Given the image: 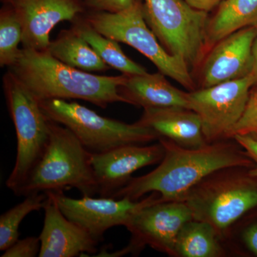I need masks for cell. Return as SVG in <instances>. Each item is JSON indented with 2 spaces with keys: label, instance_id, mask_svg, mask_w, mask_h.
<instances>
[{
  "label": "cell",
  "instance_id": "obj_5",
  "mask_svg": "<svg viewBox=\"0 0 257 257\" xmlns=\"http://www.w3.org/2000/svg\"><path fill=\"white\" fill-rule=\"evenodd\" d=\"M85 20L104 36L136 49L151 61L161 73L190 92L195 90V83L187 64L180 57L167 52L147 25L142 0H135L130 8L117 13L90 11Z\"/></svg>",
  "mask_w": 257,
  "mask_h": 257
},
{
  "label": "cell",
  "instance_id": "obj_29",
  "mask_svg": "<svg viewBox=\"0 0 257 257\" xmlns=\"http://www.w3.org/2000/svg\"><path fill=\"white\" fill-rule=\"evenodd\" d=\"M191 7L196 10L209 13L219 6L223 0H185Z\"/></svg>",
  "mask_w": 257,
  "mask_h": 257
},
{
  "label": "cell",
  "instance_id": "obj_7",
  "mask_svg": "<svg viewBox=\"0 0 257 257\" xmlns=\"http://www.w3.org/2000/svg\"><path fill=\"white\" fill-rule=\"evenodd\" d=\"M143 8L147 25L166 51L190 69L200 66L207 54L209 13L194 9L185 0H144Z\"/></svg>",
  "mask_w": 257,
  "mask_h": 257
},
{
  "label": "cell",
  "instance_id": "obj_25",
  "mask_svg": "<svg viewBox=\"0 0 257 257\" xmlns=\"http://www.w3.org/2000/svg\"><path fill=\"white\" fill-rule=\"evenodd\" d=\"M236 136H248L257 140V89L251 90L242 116L226 139L232 140Z\"/></svg>",
  "mask_w": 257,
  "mask_h": 257
},
{
  "label": "cell",
  "instance_id": "obj_26",
  "mask_svg": "<svg viewBox=\"0 0 257 257\" xmlns=\"http://www.w3.org/2000/svg\"><path fill=\"white\" fill-rule=\"evenodd\" d=\"M41 248L40 237L28 236L20 239L5 250L2 257H35L39 256Z\"/></svg>",
  "mask_w": 257,
  "mask_h": 257
},
{
  "label": "cell",
  "instance_id": "obj_22",
  "mask_svg": "<svg viewBox=\"0 0 257 257\" xmlns=\"http://www.w3.org/2000/svg\"><path fill=\"white\" fill-rule=\"evenodd\" d=\"M222 239L229 256L257 257V207L231 225Z\"/></svg>",
  "mask_w": 257,
  "mask_h": 257
},
{
  "label": "cell",
  "instance_id": "obj_13",
  "mask_svg": "<svg viewBox=\"0 0 257 257\" xmlns=\"http://www.w3.org/2000/svg\"><path fill=\"white\" fill-rule=\"evenodd\" d=\"M256 34V27L241 29L224 37L211 48L200 65L201 88L249 75Z\"/></svg>",
  "mask_w": 257,
  "mask_h": 257
},
{
  "label": "cell",
  "instance_id": "obj_1",
  "mask_svg": "<svg viewBox=\"0 0 257 257\" xmlns=\"http://www.w3.org/2000/svg\"><path fill=\"white\" fill-rule=\"evenodd\" d=\"M158 141L165 149L158 167L147 175L132 177L111 197L138 201L148 193L157 192L163 202L182 201L194 186L214 171L233 166L250 169L255 166L234 139L196 149L179 146L165 138Z\"/></svg>",
  "mask_w": 257,
  "mask_h": 257
},
{
  "label": "cell",
  "instance_id": "obj_3",
  "mask_svg": "<svg viewBox=\"0 0 257 257\" xmlns=\"http://www.w3.org/2000/svg\"><path fill=\"white\" fill-rule=\"evenodd\" d=\"M90 154L69 128L50 119L46 148L16 195L75 188L82 197H92L98 188Z\"/></svg>",
  "mask_w": 257,
  "mask_h": 257
},
{
  "label": "cell",
  "instance_id": "obj_2",
  "mask_svg": "<svg viewBox=\"0 0 257 257\" xmlns=\"http://www.w3.org/2000/svg\"><path fill=\"white\" fill-rule=\"evenodd\" d=\"M10 72L39 101L82 99L106 108L114 102L127 103L119 88L126 75L108 77L88 73L60 62L48 51L22 49Z\"/></svg>",
  "mask_w": 257,
  "mask_h": 257
},
{
  "label": "cell",
  "instance_id": "obj_24",
  "mask_svg": "<svg viewBox=\"0 0 257 257\" xmlns=\"http://www.w3.org/2000/svg\"><path fill=\"white\" fill-rule=\"evenodd\" d=\"M23 27L14 10L8 3L0 12V65L10 67L16 62L23 41Z\"/></svg>",
  "mask_w": 257,
  "mask_h": 257
},
{
  "label": "cell",
  "instance_id": "obj_12",
  "mask_svg": "<svg viewBox=\"0 0 257 257\" xmlns=\"http://www.w3.org/2000/svg\"><path fill=\"white\" fill-rule=\"evenodd\" d=\"M165 149L155 145H123L101 153L90 154V163L97 184V194L111 197L128 183L136 171L160 163Z\"/></svg>",
  "mask_w": 257,
  "mask_h": 257
},
{
  "label": "cell",
  "instance_id": "obj_18",
  "mask_svg": "<svg viewBox=\"0 0 257 257\" xmlns=\"http://www.w3.org/2000/svg\"><path fill=\"white\" fill-rule=\"evenodd\" d=\"M257 26V0H223L215 14L208 19L207 52L218 42L234 32Z\"/></svg>",
  "mask_w": 257,
  "mask_h": 257
},
{
  "label": "cell",
  "instance_id": "obj_19",
  "mask_svg": "<svg viewBox=\"0 0 257 257\" xmlns=\"http://www.w3.org/2000/svg\"><path fill=\"white\" fill-rule=\"evenodd\" d=\"M229 256L220 235L209 223L192 219L179 231L175 257Z\"/></svg>",
  "mask_w": 257,
  "mask_h": 257
},
{
  "label": "cell",
  "instance_id": "obj_17",
  "mask_svg": "<svg viewBox=\"0 0 257 257\" xmlns=\"http://www.w3.org/2000/svg\"><path fill=\"white\" fill-rule=\"evenodd\" d=\"M120 94L127 104L148 108L183 107L190 109L188 92L174 87L159 73L126 75L119 88Z\"/></svg>",
  "mask_w": 257,
  "mask_h": 257
},
{
  "label": "cell",
  "instance_id": "obj_16",
  "mask_svg": "<svg viewBox=\"0 0 257 257\" xmlns=\"http://www.w3.org/2000/svg\"><path fill=\"white\" fill-rule=\"evenodd\" d=\"M137 124L154 130L158 138L179 146L196 149L207 145L202 119L196 111L183 107L148 108Z\"/></svg>",
  "mask_w": 257,
  "mask_h": 257
},
{
  "label": "cell",
  "instance_id": "obj_10",
  "mask_svg": "<svg viewBox=\"0 0 257 257\" xmlns=\"http://www.w3.org/2000/svg\"><path fill=\"white\" fill-rule=\"evenodd\" d=\"M253 84L248 75L188 92L190 109L200 116L208 144L227 140L230 130L242 116Z\"/></svg>",
  "mask_w": 257,
  "mask_h": 257
},
{
  "label": "cell",
  "instance_id": "obj_4",
  "mask_svg": "<svg viewBox=\"0 0 257 257\" xmlns=\"http://www.w3.org/2000/svg\"><path fill=\"white\" fill-rule=\"evenodd\" d=\"M249 170L239 166L224 167L194 186L182 200L193 219L212 225L223 239L231 225L257 207V177Z\"/></svg>",
  "mask_w": 257,
  "mask_h": 257
},
{
  "label": "cell",
  "instance_id": "obj_6",
  "mask_svg": "<svg viewBox=\"0 0 257 257\" xmlns=\"http://www.w3.org/2000/svg\"><path fill=\"white\" fill-rule=\"evenodd\" d=\"M40 103L49 119L69 128L92 153L123 145H147L159 139L151 128L104 117L75 101L53 99Z\"/></svg>",
  "mask_w": 257,
  "mask_h": 257
},
{
  "label": "cell",
  "instance_id": "obj_23",
  "mask_svg": "<svg viewBox=\"0 0 257 257\" xmlns=\"http://www.w3.org/2000/svg\"><path fill=\"white\" fill-rule=\"evenodd\" d=\"M47 199L45 192L27 196L25 200L3 213L0 216V251H5L20 237L22 221L32 211L43 209Z\"/></svg>",
  "mask_w": 257,
  "mask_h": 257
},
{
  "label": "cell",
  "instance_id": "obj_8",
  "mask_svg": "<svg viewBox=\"0 0 257 257\" xmlns=\"http://www.w3.org/2000/svg\"><path fill=\"white\" fill-rule=\"evenodd\" d=\"M4 89L18 140L14 168L6 186L17 194L46 148L50 119L40 101L10 71L4 77Z\"/></svg>",
  "mask_w": 257,
  "mask_h": 257
},
{
  "label": "cell",
  "instance_id": "obj_9",
  "mask_svg": "<svg viewBox=\"0 0 257 257\" xmlns=\"http://www.w3.org/2000/svg\"><path fill=\"white\" fill-rule=\"evenodd\" d=\"M193 219L188 206L183 201L159 202L138 211L126 225L131 234L130 242L114 253L103 249L98 256H138L147 246L160 252L175 257L176 240L179 231Z\"/></svg>",
  "mask_w": 257,
  "mask_h": 257
},
{
  "label": "cell",
  "instance_id": "obj_27",
  "mask_svg": "<svg viewBox=\"0 0 257 257\" xmlns=\"http://www.w3.org/2000/svg\"><path fill=\"white\" fill-rule=\"evenodd\" d=\"M135 0H82L84 8L89 11L117 13L128 9Z\"/></svg>",
  "mask_w": 257,
  "mask_h": 257
},
{
  "label": "cell",
  "instance_id": "obj_15",
  "mask_svg": "<svg viewBox=\"0 0 257 257\" xmlns=\"http://www.w3.org/2000/svg\"><path fill=\"white\" fill-rule=\"evenodd\" d=\"M47 194L43 208V228L39 236L41 241L39 257H75L84 253L94 256L97 251V241L85 230L67 219L55 199Z\"/></svg>",
  "mask_w": 257,
  "mask_h": 257
},
{
  "label": "cell",
  "instance_id": "obj_21",
  "mask_svg": "<svg viewBox=\"0 0 257 257\" xmlns=\"http://www.w3.org/2000/svg\"><path fill=\"white\" fill-rule=\"evenodd\" d=\"M74 30L90 45L109 67L119 71L124 75L147 73L146 69L125 55L118 42L101 35L85 20L77 24Z\"/></svg>",
  "mask_w": 257,
  "mask_h": 257
},
{
  "label": "cell",
  "instance_id": "obj_14",
  "mask_svg": "<svg viewBox=\"0 0 257 257\" xmlns=\"http://www.w3.org/2000/svg\"><path fill=\"white\" fill-rule=\"evenodd\" d=\"M14 10L23 27V48L47 51L57 24L84 13L82 0H3Z\"/></svg>",
  "mask_w": 257,
  "mask_h": 257
},
{
  "label": "cell",
  "instance_id": "obj_30",
  "mask_svg": "<svg viewBox=\"0 0 257 257\" xmlns=\"http://www.w3.org/2000/svg\"><path fill=\"white\" fill-rule=\"evenodd\" d=\"M257 28V26H256ZM250 76L253 79V87L252 89H257V34L256 38L253 41L252 47V68H251Z\"/></svg>",
  "mask_w": 257,
  "mask_h": 257
},
{
  "label": "cell",
  "instance_id": "obj_20",
  "mask_svg": "<svg viewBox=\"0 0 257 257\" xmlns=\"http://www.w3.org/2000/svg\"><path fill=\"white\" fill-rule=\"evenodd\" d=\"M47 51L60 62L84 72H104L109 69L74 29L62 32L57 40L50 42Z\"/></svg>",
  "mask_w": 257,
  "mask_h": 257
},
{
  "label": "cell",
  "instance_id": "obj_28",
  "mask_svg": "<svg viewBox=\"0 0 257 257\" xmlns=\"http://www.w3.org/2000/svg\"><path fill=\"white\" fill-rule=\"evenodd\" d=\"M234 140L254 162L255 166L249 170L250 174L257 177V140L248 136H236Z\"/></svg>",
  "mask_w": 257,
  "mask_h": 257
},
{
  "label": "cell",
  "instance_id": "obj_11",
  "mask_svg": "<svg viewBox=\"0 0 257 257\" xmlns=\"http://www.w3.org/2000/svg\"><path fill=\"white\" fill-rule=\"evenodd\" d=\"M64 216L78 225L98 243L104 240V233L114 226H124L133 216L147 205L162 200L159 193L152 192L142 200L128 198H92L73 199L64 195L62 191L48 192Z\"/></svg>",
  "mask_w": 257,
  "mask_h": 257
}]
</instances>
